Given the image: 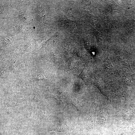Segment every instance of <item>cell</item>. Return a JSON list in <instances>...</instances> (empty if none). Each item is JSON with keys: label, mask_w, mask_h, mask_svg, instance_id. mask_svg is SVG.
Listing matches in <instances>:
<instances>
[{"label": "cell", "mask_w": 135, "mask_h": 135, "mask_svg": "<svg viewBox=\"0 0 135 135\" xmlns=\"http://www.w3.org/2000/svg\"></svg>", "instance_id": "1"}]
</instances>
